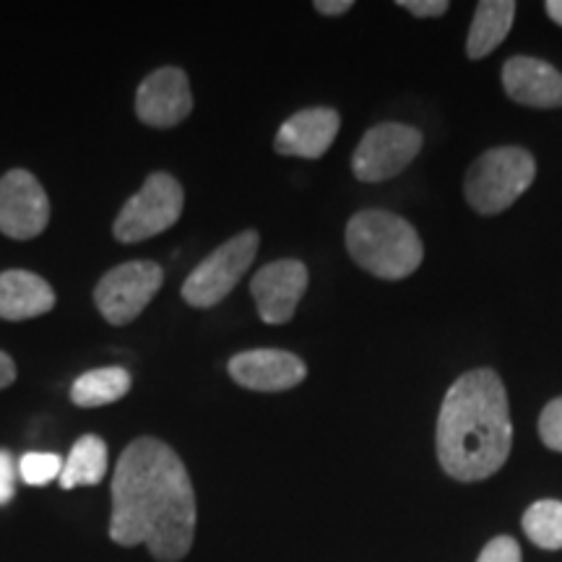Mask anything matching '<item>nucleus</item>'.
I'll list each match as a JSON object with an SVG mask.
<instances>
[{"label": "nucleus", "instance_id": "obj_1", "mask_svg": "<svg viewBox=\"0 0 562 562\" xmlns=\"http://www.w3.org/2000/svg\"><path fill=\"white\" fill-rule=\"evenodd\" d=\"M193 537L195 492L186 463L157 438L133 440L112 476L110 539L146 544L159 562H180Z\"/></svg>", "mask_w": 562, "mask_h": 562}, {"label": "nucleus", "instance_id": "obj_23", "mask_svg": "<svg viewBox=\"0 0 562 562\" xmlns=\"http://www.w3.org/2000/svg\"><path fill=\"white\" fill-rule=\"evenodd\" d=\"M16 492V463L9 451H0V505L13 501Z\"/></svg>", "mask_w": 562, "mask_h": 562}, {"label": "nucleus", "instance_id": "obj_12", "mask_svg": "<svg viewBox=\"0 0 562 562\" xmlns=\"http://www.w3.org/2000/svg\"><path fill=\"white\" fill-rule=\"evenodd\" d=\"M232 381L248 391H290L307 378V364L284 349H248L229 360Z\"/></svg>", "mask_w": 562, "mask_h": 562}, {"label": "nucleus", "instance_id": "obj_7", "mask_svg": "<svg viewBox=\"0 0 562 562\" xmlns=\"http://www.w3.org/2000/svg\"><path fill=\"white\" fill-rule=\"evenodd\" d=\"M165 284V271L154 261H128L115 266L100 279L94 305L112 326H128L146 311L154 294Z\"/></svg>", "mask_w": 562, "mask_h": 562}, {"label": "nucleus", "instance_id": "obj_5", "mask_svg": "<svg viewBox=\"0 0 562 562\" xmlns=\"http://www.w3.org/2000/svg\"><path fill=\"white\" fill-rule=\"evenodd\" d=\"M258 245H261V237L256 229H245L220 245L206 261H201L188 273L186 284H182V300L193 307L220 305L256 261Z\"/></svg>", "mask_w": 562, "mask_h": 562}, {"label": "nucleus", "instance_id": "obj_3", "mask_svg": "<svg viewBox=\"0 0 562 562\" xmlns=\"http://www.w3.org/2000/svg\"><path fill=\"white\" fill-rule=\"evenodd\" d=\"M347 250L360 269L385 281L412 277L425 258L417 229L383 209H368L351 216L347 224Z\"/></svg>", "mask_w": 562, "mask_h": 562}, {"label": "nucleus", "instance_id": "obj_25", "mask_svg": "<svg viewBox=\"0 0 562 562\" xmlns=\"http://www.w3.org/2000/svg\"><path fill=\"white\" fill-rule=\"evenodd\" d=\"M351 9V0H315V11L323 16H341Z\"/></svg>", "mask_w": 562, "mask_h": 562}, {"label": "nucleus", "instance_id": "obj_10", "mask_svg": "<svg viewBox=\"0 0 562 562\" xmlns=\"http://www.w3.org/2000/svg\"><path fill=\"white\" fill-rule=\"evenodd\" d=\"M307 281H311L307 266L294 258H281V261L263 266L250 281V292L256 297L261 321L269 326L290 323L307 290Z\"/></svg>", "mask_w": 562, "mask_h": 562}, {"label": "nucleus", "instance_id": "obj_17", "mask_svg": "<svg viewBox=\"0 0 562 562\" xmlns=\"http://www.w3.org/2000/svg\"><path fill=\"white\" fill-rule=\"evenodd\" d=\"M104 474H108V446L97 435H83L63 461L60 487H94L104 480Z\"/></svg>", "mask_w": 562, "mask_h": 562}, {"label": "nucleus", "instance_id": "obj_6", "mask_svg": "<svg viewBox=\"0 0 562 562\" xmlns=\"http://www.w3.org/2000/svg\"><path fill=\"white\" fill-rule=\"evenodd\" d=\"M182 206H186V193H182L180 182L167 172H154L117 214L115 227H112L115 240L140 243L161 235V232L175 227Z\"/></svg>", "mask_w": 562, "mask_h": 562}, {"label": "nucleus", "instance_id": "obj_2", "mask_svg": "<svg viewBox=\"0 0 562 562\" xmlns=\"http://www.w3.org/2000/svg\"><path fill=\"white\" fill-rule=\"evenodd\" d=\"M440 467L459 482L497 474L513 448V422L505 385L495 370H469L448 389L435 427Z\"/></svg>", "mask_w": 562, "mask_h": 562}, {"label": "nucleus", "instance_id": "obj_26", "mask_svg": "<svg viewBox=\"0 0 562 562\" xmlns=\"http://www.w3.org/2000/svg\"><path fill=\"white\" fill-rule=\"evenodd\" d=\"M13 381H16V362L5 351H0V391L9 389Z\"/></svg>", "mask_w": 562, "mask_h": 562}, {"label": "nucleus", "instance_id": "obj_11", "mask_svg": "<svg viewBox=\"0 0 562 562\" xmlns=\"http://www.w3.org/2000/svg\"><path fill=\"white\" fill-rule=\"evenodd\" d=\"M193 110L191 83H188L186 70L180 68H159L146 76L136 94V115L140 123L151 128H172L186 121Z\"/></svg>", "mask_w": 562, "mask_h": 562}, {"label": "nucleus", "instance_id": "obj_16", "mask_svg": "<svg viewBox=\"0 0 562 562\" xmlns=\"http://www.w3.org/2000/svg\"><path fill=\"white\" fill-rule=\"evenodd\" d=\"M513 19H516V3L513 0H482L476 5L472 30L467 37V53L472 60L487 58L508 37Z\"/></svg>", "mask_w": 562, "mask_h": 562}, {"label": "nucleus", "instance_id": "obj_15", "mask_svg": "<svg viewBox=\"0 0 562 562\" xmlns=\"http://www.w3.org/2000/svg\"><path fill=\"white\" fill-rule=\"evenodd\" d=\"M55 307V292L45 279L24 269L0 273V318L19 323L40 318Z\"/></svg>", "mask_w": 562, "mask_h": 562}, {"label": "nucleus", "instance_id": "obj_9", "mask_svg": "<svg viewBox=\"0 0 562 562\" xmlns=\"http://www.w3.org/2000/svg\"><path fill=\"white\" fill-rule=\"evenodd\" d=\"M50 222V201L40 180L26 170L0 178V232L11 240H34Z\"/></svg>", "mask_w": 562, "mask_h": 562}, {"label": "nucleus", "instance_id": "obj_8", "mask_svg": "<svg viewBox=\"0 0 562 562\" xmlns=\"http://www.w3.org/2000/svg\"><path fill=\"white\" fill-rule=\"evenodd\" d=\"M422 149V133L404 123H381L364 133L351 154V172L362 182H383L402 175Z\"/></svg>", "mask_w": 562, "mask_h": 562}, {"label": "nucleus", "instance_id": "obj_13", "mask_svg": "<svg viewBox=\"0 0 562 562\" xmlns=\"http://www.w3.org/2000/svg\"><path fill=\"white\" fill-rule=\"evenodd\" d=\"M503 87L524 108H562V74L547 60L516 55L503 66Z\"/></svg>", "mask_w": 562, "mask_h": 562}, {"label": "nucleus", "instance_id": "obj_19", "mask_svg": "<svg viewBox=\"0 0 562 562\" xmlns=\"http://www.w3.org/2000/svg\"><path fill=\"white\" fill-rule=\"evenodd\" d=\"M524 531L539 550H562V503L539 501L524 513Z\"/></svg>", "mask_w": 562, "mask_h": 562}, {"label": "nucleus", "instance_id": "obj_18", "mask_svg": "<svg viewBox=\"0 0 562 562\" xmlns=\"http://www.w3.org/2000/svg\"><path fill=\"white\" fill-rule=\"evenodd\" d=\"M131 391V372L125 368H100L83 372L70 389V402L81 409L108 406L121 402Z\"/></svg>", "mask_w": 562, "mask_h": 562}, {"label": "nucleus", "instance_id": "obj_24", "mask_svg": "<svg viewBox=\"0 0 562 562\" xmlns=\"http://www.w3.org/2000/svg\"><path fill=\"white\" fill-rule=\"evenodd\" d=\"M398 5L414 13L417 19H438L446 13L451 5L448 0H398Z\"/></svg>", "mask_w": 562, "mask_h": 562}, {"label": "nucleus", "instance_id": "obj_4", "mask_svg": "<svg viewBox=\"0 0 562 562\" xmlns=\"http://www.w3.org/2000/svg\"><path fill=\"white\" fill-rule=\"evenodd\" d=\"M533 178H537V161L531 151L521 146H497V149L484 151L469 167L463 193L476 214L495 216L521 199L531 188Z\"/></svg>", "mask_w": 562, "mask_h": 562}, {"label": "nucleus", "instance_id": "obj_20", "mask_svg": "<svg viewBox=\"0 0 562 562\" xmlns=\"http://www.w3.org/2000/svg\"><path fill=\"white\" fill-rule=\"evenodd\" d=\"M63 461L58 453H26L19 461V474L21 480L32 487H42V484H50L53 480H60Z\"/></svg>", "mask_w": 562, "mask_h": 562}, {"label": "nucleus", "instance_id": "obj_22", "mask_svg": "<svg viewBox=\"0 0 562 562\" xmlns=\"http://www.w3.org/2000/svg\"><path fill=\"white\" fill-rule=\"evenodd\" d=\"M476 562H521V547L513 537H497L484 547Z\"/></svg>", "mask_w": 562, "mask_h": 562}, {"label": "nucleus", "instance_id": "obj_27", "mask_svg": "<svg viewBox=\"0 0 562 562\" xmlns=\"http://www.w3.org/2000/svg\"><path fill=\"white\" fill-rule=\"evenodd\" d=\"M544 11H547V16L554 21V24L562 26V0H547Z\"/></svg>", "mask_w": 562, "mask_h": 562}, {"label": "nucleus", "instance_id": "obj_14", "mask_svg": "<svg viewBox=\"0 0 562 562\" xmlns=\"http://www.w3.org/2000/svg\"><path fill=\"white\" fill-rule=\"evenodd\" d=\"M339 128L341 117L331 108L300 110L281 125L277 138H273V149L284 154V157L321 159L323 154L331 149Z\"/></svg>", "mask_w": 562, "mask_h": 562}, {"label": "nucleus", "instance_id": "obj_21", "mask_svg": "<svg viewBox=\"0 0 562 562\" xmlns=\"http://www.w3.org/2000/svg\"><path fill=\"white\" fill-rule=\"evenodd\" d=\"M539 438L550 451L562 453V396L552 398L539 414Z\"/></svg>", "mask_w": 562, "mask_h": 562}]
</instances>
